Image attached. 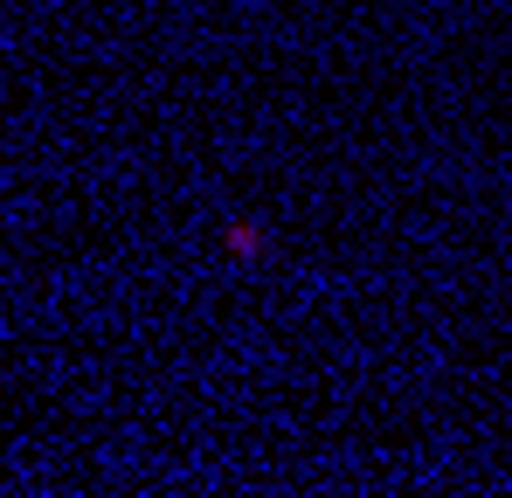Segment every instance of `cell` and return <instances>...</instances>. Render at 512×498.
<instances>
[{
  "label": "cell",
  "mask_w": 512,
  "mask_h": 498,
  "mask_svg": "<svg viewBox=\"0 0 512 498\" xmlns=\"http://www.w3.org/2000/svg\"><path fill=\"white\" fill-rule=\"evenodd\" d=\"M222 243H229V256H236V263H256V256L270 249V236H263L256 222H229V229H222Z\"/></svg>",
  "instance_id": "6da1fadb"
}]
</instances>
